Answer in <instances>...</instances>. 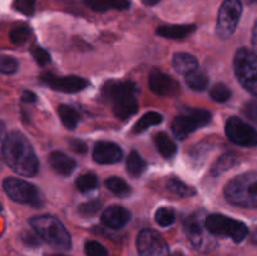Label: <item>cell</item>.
I'll list each match as a JSON object with an SVG mask.
<instances>
[{
	"label": "cell",
	"mask_w": 257,
	"mask_h": 256,
	"mask_svg": "<svg viewBox=\"0 0 257 256\" xmlns=\"http://www.w3.org/2000/svg\"><path fill=\"white\" fill-rule=\"evenodd\" d=\"M4 162L18 175L33 177L39 171V161L28 138L19 131L8 133L4 142Z\"/></svg>",
	"instance_id": "obj_1"
},
{
	"label": "cell",
	"mask_w": 257,
	"mask_h": 256,
	"mask_svg": "<svg viewBox=\"0 0 257 256\" xmlns=\"http://www.w3.org/2000/svg\"><path fill=\"white\" fill-rule=\"evenodd\" d=\"M251 241H252L253 243H257V227L252 231V233H251Z\"/></svg>",
	"instance_id": "obj_45"
},
{
	"label": "cell",
	"mask_w": 257,
	"mask_h": 256,
	"mask_svg": "<svg viewBox=\"0 0 257 256\" xmlns=\"http://www.w3.org/2000/svg\"><path fill=\"white\" fill-rule=\"evenodd\" d=\"M30 226L40 238L60 250L72 247V237L62 222L52 215H40L30 218Z\"/></svg>",
	"instance_id": "obj_3"
},
{
	"label": "cell",
	"mask_w": 257,
	"mask_h": 256,
	"mask_svg": "<svg viewBox=\"0 0 257 256\" xmlns=\"http://www.w3.org/2000/svg\"><path fill=\"white\" fill-rule=\"evenodd\" d=\"M58 114H59L62 123L68 130H74L80 120V115L73 107L67 104H60L58 107Z\"/></svg>",
	"instance_id": "obj_23"
},
{
	"label": "cell",
	"mask_w": 257,
	"mask_h": 256,
	"mask_svg": "<svg viewBox=\"0 0 257 256\" xmlns=\"http://www.w3.org/2000/svg\"><path fill=\"white\" fill-rule=\"evenodd\" d=\"M48 160H49V165L52 166L53 170L62 176L72 175V172L77 167V163H75L74 160H72L63 152H59V151L50 153Z\"/></svg>",
	"instance_id": "obj_16"
},
{
	"label": "cell",
	"mask_w": 257,
	"mask_h": 256,
	"mask_svg": "<svg viewBox=\"0 0 257 256\" xmlns=\"http://www.w3.org/2000/svg\"><path fill=\"white\" fill-rule=\"evenodd\" d=\"M30 35V29L28 27H18L10 32V40L14 43L15 45H22L24 44L28 40Z\"/></svg>",
	"instance_id": "obj_32"
},
{
	"label": "cell",
	"mask_w": 257,
	"mask_h": 256,
	"mask_svg": "<svg viewBox=\"0 0 257 256\" xmlns=\"http://www.w3.org/2000/svg\"><path fill=\"white\" fill-rule=\"evenodd\" d=\"M210 97L212 98L215 102H218V103L227 102L231 97V90L228 89L227 85H225L223 83H217V84H215L212 88H211Z\"/></svg>",
	"instance_id": "obj_31"
},
{
	"label": "cell",
	"mask_w": 257,
	"mask_h": 256,
	"mask_svg": "<svg viewBox=\"0 0 257 256\" xmlns=\"http://www.w3.org/2000/svg\"><path fill=\"white\" fill-rule=\"evenodd\" d=\"M30 52H32V55L35 59V62H37L39 65H45L50 62V54L47 52V50L43 49L42 47L35 45V47L32 48Z\"/></svg>",
	"instance_id": "obj_36"
},
{
	"label": "cell",
	"mask_w": 257,
	"mask_h": 256,
	"mask_svg": "<svg viewBox=\"0 0 257 256\" xmlns=\"http://www.w3.org/2000/svg\"><path fill=\"white\" fill-rule=\"evenodd\" d=\"M39 235H38L37 232L35 233H32V232H24V235H23V241H24L25 243H28V245H32V246H37L39 245L40 241H39Z\"/></svg>",
	"instance_id": "obj_41"
},
{
	"label": "cell",
	"mask_w": 257,
	"mask_h": 256,
	"mask_svg": "<svg viewBox=\"0 0 257 256\" xmlns=\"http://www.w3.org/2000/svg\"><path fill=\"white\" fill-rule=\"evenodd\" d=\"M40 79L49 85L52 89L59 90L63 93H77L87 88L88 80L77 75H68V77H59L52 73H44Z\"/></svg>",
	"instance_id": "obj_12"
},
{
	"label": "cell",
	"mask_w": 257,
	"mask_h": 256,
	"mask_svg": "<svg viewBox=\"0 0 257 256\" xmlns=\"http://www.w3.org/2000/svg\"><path fill=\"white\" fill-rule=\"evenodd\" d=\"M226 135L235 145L257 147V131L238 117H230L226 122Z\"/></svg>",
	"instance_id": "obj_10"
},
{
	"label": "cell",
	"mask_w": 257,
	"mask_h": 256,
	"mask_svg": "<svg viewBox=\"0 0 257 256\" xmlns=\"http://www.w3.org/2000/svg\"><path fill=\"white\" fill-rule=\"evenodd\" d=\"M102 206L103 202L100 200H92L89 202H85L83 205H80L78 207V211H79V213L82 216H93L99 212Z\"/></svg>",
	"instance_id": "obj_34"
},
{
	"label": "cell",
	"mask_w": 257,
	"mask_h": 256,
	"mask_svg": "<svg viewBox=\"0 0 257 256\" xmlns=\"http://www.w3.org/2000/svg\"><path fill=\"white\" fill-rule=\"evenodd\" d=\"M212 119L208 110L201 108H187L183 114L177 115L172 122V132L178 140H185L197 128L207 125Z\"/></svg>",
	"instance_id": "obj_8"
},
{
	"label": "cell",
	"mask_w": 257,
	"mask_h": 256,
	"mask_svg": "<svg viewBox=\"0 0 257 256\" xmlns=\"http://www.w3.org/2000/svg\"><path fill=\"white\" fill-rule=\"evenodd\" d=\"M22 100L25 103H34L37 100V95L30 90H25L22 94Z\"/></svg>",
	"instance_id": "obj_42"
},
{
	"label": "cell",
	"mask_w": 257,
	"mask_h": 256,
	"mask_svg": "<svg viewBox=\"0 0 257 256\" xmlns=\"http://www.w3.org/2000/svg\"><path fill=\"white\" fill-rule=\"evenodd\" d=\"M19 63L15 58L9 57V55H4L0 57V73L3 74H14L18 70Z\"/></svg>",
	"instance_id": "obj_33"
},
{
	"label": "cell",
	"mask_w": 257,
	"mask_h": 256,
	"mask_svg": "<svg viewBox=\"0 0 257 256\" xmlns=\"http://www.w3.org/2000/svg\"><path fill=\"white\" fill-rule=\"evenodd\" d=\"M196 30V25H161L157 34L167 39H185Z\"/></svg>",
	"instance_id": "obj_17"
},
{
	"label": "cell",
	"mask_w": 257,
	"mask_h": 256,
	"mask_svg": "<svg viewBox=\"0 0 257 256\" xmlns=\"http://www.w3.org/2000/svg\"><path fill=\"white\" fill-rule=\"evenodd\" d=\"M156 222L158 223L160 226L162 227H168V226L172 225L176 220V213L172 208H168V207H162V208H158L156 211Z\"/></svg>",
	"instance_id": "obj_30"
},
{
	"label": "cell",
	"mask_w": 257,
	"mask_h": 256,
	"mask_svg": "<svg viewBox=\"0 0 257 256\" xmlns=\"http://www.w3.org/2000/svg\"><path fill=\"white\" fill-rule=\"evenodd\" d=\"M50 256H67V255H62V253H54V255H50Z\"/></svg>",
	"instance_id": "obj_46"
},
{
	"label": "cell",
	"mask_w": 257,
	"mask_h": 256,
	"mask_svg": "<svg viewBox=\"0 0 257 256\" xmlns=\"http://www.w3.org/2000/svg\"><path fill=\"white\" fill-rule=\"evenodd\" d=\"M7 132H5L4 123L0 120V171L3 168V163H4V155H3V150H4V142L7 138Z\"/></svg>",
	"instance_id": "obj_39"
},
{
	"label": "cell",
	"mask_w": 257,
	"mask_h": 256,
	"mask_svg": "<svg viewBox=\"0 0 257 256\" xmlns=\"http://www.w3.org/2000/svg\"><path fill=\"white\" fill-rule=\"evenodd\" d=\"M155 143L158 152L165 158H171L177 152V146L173 142L172 138L165 132H160L155 136Z\"/></svg>",
	"instance_id": "obj_20"
},
{
	"label": "cell",
	"mask_w": 257,
	"mask_h": 256,
	"mask_svg": "<svg viewBox=\"0 0 257 256\" xmlns=\"http://www.w3.org/2000/svg\"><path fill=\"white\" fill-rule=\"evenodd\" d=\"M147 170V163L141 157V155L136 151L130 153L127 158V172L132 177H140Z\"/></svg>",
	"instance_id": "obj_24"
},
{
	"label": "cell",
	"mask_w": 257,
	"mask_h": 256,
	"mask_svg": "<svg viewBox=\"0 0 257 256\" xmlns=\"http://www.w3.org/2000/svg\"><path fill=\"white\" fill-rule=\"evenodd\" d=\"M93 158L99 165H113L123 158V151L113 142H98L93 150Z\"/></svg>",
	"instance_id": "obj_14"
},
{
	"label": "cell",
	"mask_w": 257,
	"mask_h": 256,
	"mask_svg": "<svg viewBox=\"0 0 257 256\" xmlns=\"http://www.w3.org/2000/svg\"><path fill=\"white\" fill-rule=\"evenodd\" d=\"M137 250L140 256H171L165 238L155 230L145 228L137 237Z\"/></svg>",
	"instance_id": "obj_11"
},
{
	"label": "cell",
	"mask_w": 257,
	"mask_h": 256,
	"mask_svg": "<svg viewBox=\"0 0 257 256\" xmlns=\"http://www.w3.org/2000/svg\"><path fill=\"white\" fill-rule=\"evenodd\" d=\"M225 197L230 203L246 208H257V172L237 176L226 185Z\"/></svg>",
	"instance_id": "obj_4"
},
{
	"label": "cell",
	"mask_w": 257,
	"mask_h": 256,
	"mask_svg": "<svg viewBox=\"0 0 257 256\" xmlns=\"http://www.w3.org/2000/svg\"><path fill=\"white\" fill-rule=\"evenodd\" d=\"M242 14V4L240 0H225L218 10L216 35L220 39L232 37Z\"/></svg>",
	"instance_id": "obj_9"
},
{
	"label": "cell",
	"mask_w": 257,
	"mask_h": 256,
	"mask_svg": "<svg viewBox=\"0 0 257 256\" xmlns=\"http://www.w3.org/2000/svg\"><path fill=\"white\" fill-rule=\"evenodd\" d=\"M185 232L195 247H200L203 242V227L196 216H191L185 221Z\"/></svg>",
	"instance_id": "obj_18"
},
{
	"label": "cell",
	"mask_w": 257,
	"mask_h": 256,
	"mask_svg": "<svg viewBox=\"0 0 257 256\" xmlns=\"http://www.w3.org/2000/svg\"><path fill=\"white\" fill-rule=\"evenodd\" d=\"M137 87L132 82L110 80L103 87V98L112 104L113 113L118 119H127L138 110Z\"/></svg>",
	"instance_id": "obj_2"
},
{
	"label": "cell",
	"mask_w": 257,
	"mask_h": 256,
	"mask_svg": "<svg viewBox=\"0 0 257 256\" xmlns=\"http://www.w3.org/2000/svg\"><path fill=\"white\" fill-rule=\"evenodd\" d=\"M167 188L170 192H172L173 195L176 196H180V197L188 198V197H192V196H195L196 193H197L195 188L186 185L185 182L177 180V178H171V180H168Z\"/></svg>",
	"instance_id": "obj_28"
},
{
	"label": "cell",
	"mask_w": 257,
	"mask_h": 256,
	"mask_svg": "<svg viewBox=\"0 0 257 256\" xmlns=\"http://www.w3.org/2000/svg\"><path fill=\"white\" fill-rule=\"evenodd\" d=\"M205 227L212 235L227 236L235 242H241L248 235V228L245 223L220 213L207 216L205 220Z\"/></svg>",
	"instance_id": "obj_6"
},
{
	"label": "cell",
	"mask_w": 257,
	"mask_h": 256,
	"mask_svg": "<svg viewBox=\"0 0 257 256\" xmlns=\"http://www.w3.org/2000/svg\"><path fill=\"white\" fill-rule=\"evenodd\" d=\"M162 120H163L162 114H160V113L157 112H148L146 113V114H143L142 117H141V119L136 123L135 127H133V132L142 133L145 132L146 130H148L151 125L160 124Z\"/></svg>",
	"instance_id": "obj_27"
},
{
	"label": "cell",
	"mask_w": 257,
	"mask_h": 256,
	"mask_svg": "<svg viewBox=\"0 0 257 256\" xmlns=\"http://www.w3.org/2000/svg\"><path fill=\"white\" fill-rule=\"evenodd\" d=\"M158 2H160V0H142L143 4L150 5V7H152V5H156Z\"/></svg>",
	"instance_id": "obj_44"
},
{
	"label": "cell",
	"mask_w": 257,
	"mask_h": 256,
	"mask_svg": "<svg viewBox=\"0 0 257 256\" xmlns=\"http://www.w3.org/2000/svg\"><path fill=\"white\" fill-rule=\"evenodd\" d=\"M131 212L122 206H110L105 208L102 215V221L110 228H122L130 222Z\"/></svg>",
	"instance_id": "obj_15"
},
{
	"label": "cell",
	"mask_w": 257,
	"mask_h": 256,
	"mask_svg": "<svg viewBox=\"0 0 257 256\" xmlns=\"http://www.w3.org/2000/svg\"><path fill=\"white\" fill-rule=\"evenodd\" d=\"M14 7L23 14L33 15L35 9V0H15Z\"/></svg>",
	"instance_id": "obj_37"
},
{
	"label": "cell",
	"mask_w": 257,
	"mask_h": 256,
	"mask_svg": "<svg viewBox=\"0 0 257 256\" xmlns=\"http://www.w3.org/2000/svg\"><path fill=\"white\" fill-rule=\"evenodd\" d=\"M172 65L176 72L187 75L188 73L197 69L198 62L192 54H188V53H176L173 55Z\"/></svg>",
	"instance_id": "obj_19"
},
{
	"label": "cell",
	"mask_w": 257,
	"mask_h": 256,
	"mask_svg": "<svg viewBox=\"0 0 257 256\" xmlns=\"http://www.w3.org/2000/svg\"><path fill=\"white\" fill-rule=\"evenodd\" d=\"M233 68L237 80L251 94L257 97V54L247 48L236 52Z\"/></svg>",
	"instance_id": "obj_5"
},
{
	"label": "cell",
	"mask_w": 257,
	"mask_h": 256,
	"mask_svg": "<svg viewBox=\"0 0 257 256\" xmlns=\"http://www.w3.org/2000/svg\"><path fill=\"white\" fill-rule=\"evenodd\" d=\"M151 90L158 95H176L180 92V84L166 73L153 69L148 77Z\"/></svg>",
	"instance_id": "obj_13"
},
{
	"label": "cell",
	"mask_w": 257,
	"mask_h": 256,
	"mask_svg": "<svg viewBox=\"0 0 257 256\" xmlns=\"http://www.w3.org/2000/svg\"><path fill=\"white\" fill-rule=\"evenodd\" d=\"M75 186L80 192H89V191L98 187V177L92 172L84 173L77 178Z\"/></svg>",
	"instance_id": "obj_29"
},
{
	"label": "cell",
	"mask_w": 257,
	"mask_h": 256,
	"mask_svg": "<svg viewBox=\"0 0 257 256\" xmlns=\"http://www.w3.org/2000/svg\"><path fill=\"white\" fill-rule=\"evenodd\" d=\"M69 146H70V148H72L73 151H74V152H77V153H85L87 152V145H85L84 142H83V141H80V140H69Z\"/></svg>",
	"instance_id": "obj_40"
},
{
	"label": "cell",
	"mask_w": 257,
	"mask_h": 256,
	"mask_svg": "<svg viewBox=\"0 0 257 256\" xmlns=\"http://www.w3.org/2000/svg\"><path fill=\"white\" fill-rule=\"evenodd\" d=\"M105 186L112 193H114L117 197L125 198L132 193V188L125 182L124 180L119 177H110L105 181Z\"/></svg>",
	"instance_id": "obj_25"
},
{
	"label": "cell",
	"mask_w": 257,
	"mask_h": 256,
	"mask_svg": "<svg viewBox=\"0 0 257 256\" xmlns=\"http://www.w3.org/2000/svg\"><path fill=\"white\" fill-rule=\"evenodd\" d=\"M236 155L232 152H226L222 156L217 158L215 163H213L212 168H211V175L213 177H217V176L223 175L225 172H227L230 168H232L236 165Z\"/></svg>",
	"instance_id": "obj_22"
},
{
	"label": "cell",
	"mask_w": 257,
	"mask_h": 256,
	"mask_svg": "<svg viewBox=\"0 0 257 256\" xmlns=\"http://www.w3.org/2000/svg\"><path fill=\"white\" fill-rule=\"evenodd\" d=\"M248 2H250V3H255V2H257V0H248Z\"/></svg>",
	"instance_id": "obj_47"
},
{
	"label": "cell",
	"mask_w": 257,
	"mask_h": 256,
	"mask_svg": "<svg viewBox=\"0 0 257 256\" xmlns=\"http://www.w3.org/2000/svg\"><path fill=\"white\" fill-rule=\"evenodd\" d=\"M251 43H252V47L257 49V19L252 28V39H251Z\"/></svg>",
	"instance_id": "obj_43"
},
{
	"label": "cell",
	"mask_w": 257,
	"mask_h": 256,
	"mask_svg": "<svg viewBox=\"0 0 257 256\" xmlns=\"http://www.w3.org/2000/svg\"><path fill=\"white\" fill-rule=\"evenodd\" d=\"M3 188L5 193L15 202L30 205L33 207H42L44 203L42 193L37 186L20 178H7L3 182Z\"/></svg>",
	"instance_id": "obj_7"
},
{
	"label": "cell",
	"mask_w": 257,
	"mask_h": 256,
	"mask_svg": "<svg viewBox=\"0 0 257 256\" xmlns=\"http://www.w3.org/2000/svg\"><path fill=\"white\" fill-rule=\"evenodd\" d=\"M90 9L95 12H105L109 9L124 10L130 8L128 0H84Z\"/></svg>",
	"instance_id": "obj_21"
},
{
	"label": "cell",
	"mask_w": 257,
	"mask_h": 256,
	"mask_svg": "<svg viewBox=\"0 0 257 256\" xmlns=\"http://www.w3.org/2000/svg\"><path fill=\"white\" fill-rule=\"evenodd\" d=\"M186 84L193 90H197V92H202L207 88L208 85V78L202 70H193V72L188 73L186 75Z\"/></svg>",
	"instance_id": "obj_26"
},
{
	"label": "cell",
	"mask_w": 257,
	"mask_h": 256,
	"mask_svg": "<svg viewBox=\"0 0 257 256\" xmlns=\"http://www.w3.org/2000/svg\"><path fill=\"white\" fill-rule=\"evenodd\" d=\"M84 251L87 256H107L108 251L102 243L98 241H87L84 245Z\"/></svg>",
	"instance_id": "obj_35"
},
{
	"label": "cell",
	"mask_w": 257,
	"mask_h": 256,
	"mask_svg": "<svg viewBox=\"0 0 257 256\" xmlns=\"http://www.w3.org/2000/svg\"><path fill=\"white\" fill-rule=\"evenodd\" d=\"M243 113L253 122H257V103L248 102L243 107Z\"/></svg>",
	"instance_id": "obj_38"
}]
</instances>
